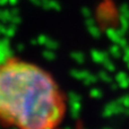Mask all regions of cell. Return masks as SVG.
Returning <instances> with one entry per match:
<instances>
[{
    "mask_svg": "<svg viewBox=\"0 0 129 129\" xmlns=\"http://www.w3.org/2000/svg\"><path fill=\"white\" fill-rule=\"evenodd\" d=\"M66 112V95L47 69L15 56L0 61V126L58 129Z\"/></svg>",
    "mask_w": 129,
    "mask_h": 129,
    "instance_id": "6da1fadb",
    "label": "cell"
}]
</instances>
